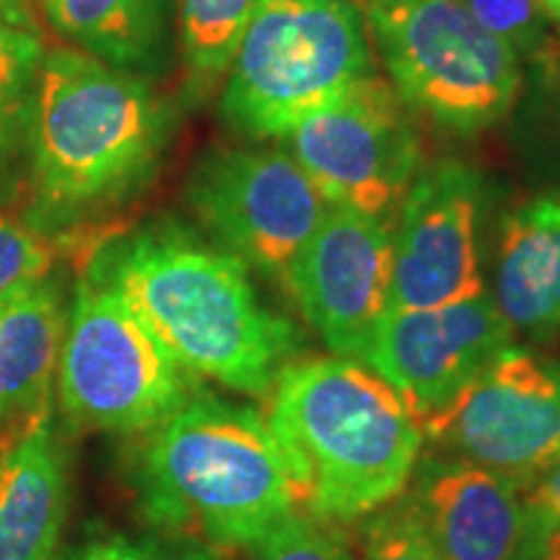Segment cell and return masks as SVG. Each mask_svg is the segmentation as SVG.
<instances>
[{
	"label": "cell",
	"mask_w": 560,
	"mask_h": 560,
	"mask_svg": "<svg viewBox=\"0 0 560 560\" xmlns=\"http://www.w3.org/2000/svg\"><path fill=\"white\" fill-rule=\"evenodd\" d=\"M136 486L164 532L213 548H249L296 511L268 418L198 392L149 431Z\"/></svg>",
	"instance_id": "277c9868"
},
{
	"label": "cell",
	"mask_w": 560,
	"mask_h": 560,
	"mask_svg": "<svg viewBox=\"0 0 560 560\" xmlns=\"http://www.w3.org/2000/svg\"><path fill=\"white\" fill-rule=\"evenodd\" d=\"M62 560H179L172 552L156 548L149 542H132L115 537V540L89 542L83 548L68 552Z\"/></svg>",
	"instance_id": "484cf974"
},
{
	"label": "cell",
	"mask_w": 560,
	"mask_h": 560,
	"mask_svg": "<svg viewBox=\"0 0 560 560\" xmlns=\"http://www.w3.org/2000/svg\"><path fill=\"white\" fill-rule=\"evenodd\" d=\"M52 257L39 231L0 213V304L50 278Z\"/></svg>",
	"instance_id": "603a6c76"
},
{
	"label": "cell",
	"mask_w": 560,
	"mask_h": 560,
	"mask_svg": "<svg viewBox=\"0 0 560 560\" xmlns=\"http://www.w3.org/2000/svg\"><path fill=\"white\" fill-rule=\"evenodd\" d=\"M374 73L353 0H257L221 112L252 138H285Z\"/></svg>",
	"instance_id": "5b68a950"
},
{
	"label": "cell",
	"mask_w": 560,
	"mask_h": 560,
	"mask_svg": "<svg viewBox=\"0 0 560 560\" xmlns=\"http://www.w3.org/2000/svg\"><path fill=\"white\" fill-rule=\"evenodd\" d=\"M540 62H548L550 68H556V73H558V79H560V42H556V45H552L550 50L542 55Z\"/></svg>",
	"instance_id": "f1b7e54d"
},
{
	"label": "cell",
	"mask_w": 560,
	"mask_h": 560,
	"mask_svg": "<svg viewBox=\"0 0 560 560\" xmlns=\"http://www.w3.org/2000/svg\"><path fill=\"white\" fill-rule=\"evenodd\" d=\"M478 174L457 161L423 172L392 240L389 312L433 310L486 293L478 257Z\"/></svg>",
	"instance_id": "4fadbf2b"
},
{
	"label": "cell",
	"mask_w": 560,
	"mask_h": 560,
	"mask_svg": "<svg viewBox=\"0 0 560 560\" xmlns=\"http://www.w3.org/2000/svg\"><path fill=\"white\" fill-rule=\"evenodd\" d=\"M439 560H529L522 490L465 459H431L410 493Z\"/></svg>",
	"instance_id": "5bb4252c"
},
{
	"label": "cell",
	"mask_w": 560,
	"mask_h": 560,
	"mask_svg": "<svg viewBox=\"0 0 560 560\" xmlns=\"http://www.w3.org/2000/svg\"><path fill=\"white\" fill-rule=\"evenodd\" d=\"M255 548L257 560H355L332 522L299 509L280 520Z\"/></svg>",
	"instance_id": "44dd1931"
},
{
	"label": "cell",
	"mask_w": 560,
	"mask_h": 560,
	"mask_svg": "<svg viewBox=\"0 0 560 560\" xmlns=\"http://www.w3.org/2000/svg\"><path fill=\"white\" fill-rule=\"evenodd\" d=\"M285 138L322 198L371 219L397 206L418 177L420 138L395 89L376 73Z\"/></svg>",
	"instance_id": "30bf717a"
},
{
	"label": "cell",
	"mask_w": 560,
	"mask_h": 560,
	"mask_svg": "<svg viewBox=\"0 0 560 560\" xmlns=\"http://www.w3.org/2000/svg\"><path fill=\"white\" fill-rule=\"evenodd\" d=\"M482 30L506 42L516 52L537 60L556 45L550 37V16L537 0H462Z\"/></svg>",
	"instance_id": "7402d4cb"
},
{
	"label": "cell",
	"mask_w": 560,
	"mask_h": 560,
	"mask_svg": "<svg viewBox=\"0 0 560 560\" xmlns=\"http://www.w3.org/2000/svg\"><path fill=\"white\" fill-rule=\"evenodd\" d=\"M532 560H560V529L545 537Z\"/></svg>",
	"instance_id": "83f0119b"
},
{
	"label": "cell",
	"mask_w": 560,
	"mask_h": 560,
	"mask_svg": "<svg viewBox=\"0 0 560 560\" xmlns=\"http://www.w3.org/2000/svg\"><path fill=\"white\" fill-rule=\"evenodd\" d=\"M60 37L115 68H149L164 47L170 0H42Z\"/></svg>",
	"instance_id": "ac0fdd59"
},
{
	"label": "cell",
	"mask_w": 560,
	"mask_h": 560,
	"mask_svg": "<svg viewBox=\"0 0 560 560\" xmlns=\"http://www.w3.org/2000/svg\"><path fill=\"white\" fill-rule=\"evenodd\" d=\"M524 514H527L529 560L545 537L560 529V459L545 470L532 486L522 490Z\"/></svg>",
	"instance_id": "d4e9b609"
},
{
	"label": "cell",
	"mask_w": 560,
	"mask_h": 560,
	"mask_svg": "<svg viewBox=\"0 0 560 560\" xmlns=\"http://www.w3.org/2000/svg\"><path fill=\"white\" fill-rule=\"evenodd\" d=\"M170 125L149 83L55 47L42 58L26 120L34 219L52 226L125 198L153 172Z\"/></svg>",
	"instance_id": "3957f363"
},
{
	"label": "cell",
	"mask_w": 560,
	"mask_h": 560,
	"mask_svg": "<svg viewBox=\"0 0 560 560\" xmlns=\"http://www.w3.org/2000/svg\"><path fill=\"white\" fill-rule=\"evenodd\" d=\"M363 550L366 560H439L410 495L387 503L380 514H374L366 527Z\"/></svg>",
	"instance_id": "cb8c5ba5"
},
{
	"label": "cell",
	"mask_w": 560,
	"mask_h": 560,
	"mask_svg": "<svg viewBox=\"0 0 560 560\" xmlns=\"http://www.w3.org/2000/svg\"><path fill=\"white\" fill-rule=\"evenodd\" d=\"M66 322L52 278L0 304V433L50 400Z\"/></svg>",
	"instance_id": "e0dca14e"
},
{
	"label": "cell",
	"mask_w": 560,
	"mask_h": 560,
	"mask_svg": "<svg viewBox=\"0 0 560 560\" xmlns=\"http://www.w3.org/2000/svg\"><path fill=\"white\" fill-rule=\"evenodd\" d=\"M301 314L340 359H363L389 312L392 234L380 219L332 206L285 276Z\"/></svg>",
	"instance_id": "7c38bea8"
},
{
	"label": "cell",
	"mask_w": 560,
	"mask_h": 560,
	"mask_svg": "<svg viewBox=\"0 0 560 560\" xmlns=\"http://www.w3.org/2000/svg\"><path fill=\"white\" fill-rule=\"evenodd\" d=\"M55 376L70 420L115 433H149L200 392L190 371L89 268L70 304Z\"/></svg>",
	"instance_id": "52a82bcc"
},
{
	"label": "cell",
	"mask_w": 560,
	"mask_h": 560,
	"mask_svg": "<svg viewBox=\"0 0 560 560\" xmlns=\"http://www.w3.org/2000/svg\"><path fill=\"white\" fill-rule=\"evenodd\" d=\"M68 454L50 400L0 450V560H52L68 516Z\"/></svg>",
	"instance_id": "9a60e30c"
},
{
	"label": "cell",
	"mask_w": 560,
	"mask_h": 560,
	"mask_svg": "<svg viewBox=\"0 0 560 560\" xmlns=\"http://www.w3.org/2000/svg\"><path fill=\"white\" fill-rule=\"evenodd\" d=\"M397 94L444 128L478 132L520 100V52L462 0H359Z\"/></svg>",
	"instance_id": "8992f818"
},
{
	"label": "cell",
	"mask_w": 560,
	"mask_h": 560,
	"mask_svg": "<svg viewBox=\"0 0 560 560\" xmlns=\"http://www.w3.org/2000/svg\"><path fill=\"white\" fill-rule=\"evenodd\" d=\"M495 306L511 330L545 340L560 330V198L542 195L503 219Z\"/></svg>",
	"instance_id": "2e32d148"
},
{
	"label": "cell",
	"mask_w": 560,
	"mask_h": 560,
	"mask_svg": "<svg viewBox=\"0 0 560 560\" xmlns=\"http://www.w3.org/2000/svg\"><path fill=\"white\" fill-rule=\"evenodd\" d=\"M192 376L265 395L296 350V327L257 299L249 268L190 231L151 226L89 262Z\"/></svg>",
	"instance_id": "6da1fadb"
},
{
	"label": "cell",
	"mask_w": 560,
	"mask_h": 560,
	"mask_svg": "<svg viewBox=\"0 0 560 560\" xmlns=\"http://www.w3.org/2000/svg\"><path fill=\"white\" fill-rule=\"evenodd\" d=\"M257 0H179L185 60L198 75H219L231 66Z\"/></svg>",
	"instance_id": "d6986e66"
},
{
	"label": "cell",
	"mask_w": 560,
	"mask_h": 560,
	"mask_svg": "<svg viewBox=\"0 0 560 560\" xmlns=\"http://www.w3.org/2000/svg\"><path fill=\"white\" fill-rule=\"evenodd\" d=\"M32 11H34V0H0V13L5 19L16 21V24L32 26Z\"/></svg>",
	"instance_id": "4316f807"
},
{
	"label": "cell",
	"mask_w": 560,
	"mask_h": 560,
	"mask_svg": "<svg viewBox=\"0 0 560 560\" xmlns=\"http://www.w3.org/2000/svg\"><path fill=\"white\" fill-rule=\"evenodd\" d=\"M420 431L524 490L560 459V359L511 342Z\"/></svg>",
	"instance_id": "ba28073f"
},
{
	"label": "cell",
	"mask_w": 560,
	"mask_h": 560,
	"mask_svg": "<svg viewBox=\"0 0 560 560\" xmlns=\"http://www.w3.org/2000/svg\"><path fill=\"white\" fill-rule=\"evenodd\" d=\"M537 3L542 5V11L548 13L552 21H558L560 24V0H537Z\"/></svg>",
	"instance_id": "f546056e"
},
{
	"label": "cell",
	"mask_w": 560,
	"mask_h": 560,
	"mask_svg": "<svg viewBox=\"0 0 560 560\" xmlns=\"http://www.w3.org/2000/svg\"><path fill=\"white\" fill-rule=\"evenodd\" d=\"M270 392L268 425L299 511L353 522L402 493L423 431L382 376L332 355L285 363Z\"/></svg>",
	"instance_id": "7a4b0ae2"
},
{
	"label": "cell",
	"mask_w": 560,
	"mask_h": 560,
	"mask_svg": "<svg viewBox=\"0 0 560 560\" xmlns=\"http://www.w3.org/2000/svg\"><path fill=\"white\" fill-rule=\"evenodd\" d=\"M42 58L45 50L37 32L0 13V164L9 156L21 122L30 120Z\"/></svg>",
	"instance_id": "ffe728a7"
},
{
	"label": "cell",
	"mask_w": 560,
	"mask_h": 560,
	"mask_svg": "<svg viewBox=\"0 0 560 560\" xmlns=\"http://www.w3.org/2000/svg\"><path fill=\"white\" fill-rule=\"evenodd\" d=\"M511 342L514 330L493 296L480 293L433 310L387 312L363 361L395 389L420 429L450 408Z\"/></svg>",
	"instance_id": "8fae6325"
},
{
	"label": "cell",
	"mask_w": 560,
	"mask_h": 560,
	"mask_svg": "<svg viewBox=\"0 0 560 560\" xmlns=\"http://www.w3.org/2000/svg\"><path fill=\"white\" fill-rule=\"evenodd\" d=\"M187 200L231 255L283 283L327 213L306 172L276 149L208 153L187 182Z\"/></svg>",
	"instance_id": "9c48e42d"
}]
</instances>
